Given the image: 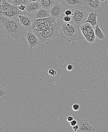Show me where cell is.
<instances>
[{"instance_id": "obj_13", "label": "cell", "mask_w": 108, "mask_h": 132, "mask_svg": "<svg viewBox=\"0 0 108 132\" xmlns=\"http://www.w3.org/2000/svg\"><path fill=\"white\" fill-rule=\"evenodd\" d=\"M99 13H96L91 12L90 13L88 17L87 20L85 23H88L91 24L93 27L97 24V17L98 16Z\"/></svg>"}, {"instance_id": "obj_34", "label": "cell", "mask_w": 108, "mask_h": 132, "mask_svg": "<svg viewBox=\"0 0 108 132\" xmlns=\"http://www.w3.org/2000/svg\"><path fill=\"white\" fill-rule=\"evenodd\" d=\"M62 1V0H55V2H59V3H61Z\"/></svg>"}, {"instance_id": "obj_22", "label": "cell", "mask_w": 108, "mask_h": 132, "mask_svg": "<svg viewBox=\"0 0 108 132\" xmlns=\"http://www.w3.org/2000/svg\"><path fill=\"white\" fill-rule=\"evenodd\" d=\"M8 95L7 89L4 86L0 87V101L2 102V101Z\"/></svg>"}, {"instance_id": "obj_29", "label": "cell", "mask_w": 108, "mask_h": 132, "mask_svg": "<svg viewBox=\"0 0 108 132\" xmlns=\"http://www.w3.org/2000/svg\"><path fill=\"white\" fill-rule=\"evenodd\" d=\"M77 121L75 120H73L72 121H71L70 122V125L71 126H72V127L77 125Z\"/></svg>"}, {"instance_id": "obj_28", "label": "cell", "mask_w": 108, "mask_h": 132, "mask_svg": "<svg viewBox=\"0 0 108 132\" xmlns=\"http://www.w3.org/2000/svg\"><path fill=\"white\" fill-rule=\"evenodd\" d=\"M18 9L22 11H25L26 10V5H21L18 6Z\"/></svg>"}, {"instance_id": "obj_4", "label": "cell", "mask_w": 108, "mask_h": 132, "mask_svg": "<svg viewBox=\"0 0 108 132\" xmlns=\"http://www.w3.org/2000/svg\"><path fill=\"white\" fill-rule=\"evenodd\" d=\"M72 12L71 16V21L74 23L80 26L87 20L89 13L82 6L71 9Z\"/></svg>"}, {"instance_id": "obj_3", "label": "cell", "mask_w": 108, "mask_h": 132, "mask_svg": "<svg viewBox=\"0 0 108 132\" xmlns=\"http://www.w3.org/2000/svg\"><path fill=\"white\" fill-rule=\"evenodd\" d=\"M60 22L54 23L53 25L44 32H34L43 44H49L54 37L60 36Z\"/></svg>"}, {"instance_id": "obj_27", "label": "cell", "mask_w": 108, "mask_h": 132, "mask_svg": "<svg viewBox=\"0 0 108 132\" xmlns=\"http://www.w3.org/2000/svg\"><path fill=\"white\" fill-rule=\"evenodd\" d=\"M72 12L71 9H66L64 12V14L66 15L71 16L72 15Z\"/></svg>"}, {"instance_id": "obj_12", "label": "cell", "mask_w": 108, "mask_h": 132, "mask_svg": "<svg viewBox=\"0 0 108 132\" xmlns=\"http://www.w3.org/2000/svg\"><path fill=\"white\" fill-rule=\"evenodd\" d=\"M41 8L40 2H30L26 5L27 12L32 13H35Z\"/></svg>"}, {"instance_id": "obj_7", "label": "cell", "mask_w": 108, "mask_h": 132, "mask_svg": "<svg viewBox=\"0 0 108 132\" xmlns=\"http://www.w3.org/2000/svg\"><path fill=\"white\" fill-rule=\"evenodd\" d=\"M27 42L30 46V50L38 47L39 44L40 40L32 29L26 31L25 33Z\"/></svg>"}, {"instance_id": "obj_9", "label": "cell", "mask_w": 108, "mask_h": 132, "mask_svg": "<svg viewBox=\"0 0 108 132\" xmlns=\"http://www.w3.org/2000/svg\"><path fill=\"white\" fill-rule=\"evenodd\" d=\"M20 22L26 31L30 30L33 21L32 19L26 15H18Z\"/></svg>"}, {"instance_id": "obj_1", "label": "cell", "mask_w": 108, "mask_h": 132, "mask_svg": "<svg viewBox=\"0 0 108 132\" xmlns=\"http://www.w3.org/2000/svg\"><path fill=\"white\" fill-rule=\"evenodd\" d=\"M1 28L8 39L16 40L20 39L26 30L21 24L19 18L10 19L1 15Z\"/></svg>"}, {"instance_id": "obj_10", "label": "cell", "mask_w": 108, "mask_h": 132, "mask_svg": "<svg viewBox=\"0 0 108 132\" xmlns=\"http://www.w3.org/2000/svg\"><path fill=\"white\" fill-rule=\"evenodd\" d=\"M79 127V129L77 132H93L96 131V129L89 125L87 120H81Z\"/></svg>"}, {"instance_id": "obj_23", "label": "cell", "mask_w": 108, "mask_h": 132, "mask_svg": "<svg viewBox=\"0 0 108 132\" xmlns=\"http://www.w3.org/2000/svg\"><path fill=\"white\" fill-rule=\"evenodd\" d=\"M12 10L18 16V15H26V11H22L20 10L17 5H14V7L12 9Z\"/></svg>"}, {"instance_id": "obj_18", "label": "cell", "mask_w": 108, "mask_h": 132, "mask_svg": "<svg viewBox=\"0 0 108 132\" xmlns=\"http://www.w3.org/2000/svg\"><path fill=\"white\" fill-rule=\"evenodd\" d=\"M1 15L10 19H17L19 18L18 16L15 14L12 10L4 12L1 13Z\"/></svg>"}, {"instance_id": "obj_17", "label": "cell", "mask_w": 108, "mask_h": 132, "mask_svg": "<svg viewBox=\"0 0 108 132\" xmlns=\"http://www.w3.org/2000/svg\"><path fill=\"white\" fill-rule=\"evenodd\" d=\"M47 18H39V19H32V21H33V23H32V26L31 28V29H33L35 28L36 27L38 26L41 25L45 23L46 21L47 20Z\"/></svg>"}, {"instance_id": "obj_37", "label": "cell", "mask_w": 108, "mask_h": 132, "mask_svg": "<svg viewBox=\"0 0 108 132\" xmlns=\"http://www.w3.org/2000/svg\"></svg>"}, {"instance_id": "obj_21", "label": "cell", "mask_w": 108, "mask_h": 132, "mask_svg": "<svg viewBox=\"0 0 108 132\" xmlns=\"http://www.w3.org/2000/svg\"><path fill=\"white\" fill-rule=\"evenodd\" d=\"M29 0H13L12 2L10 3V4L14 5H26L29 4Z\"/></svg>"}, {"instance_id": "obj_26", "label": "cell", "mask_w": 108, "mask_h": 132, "mask_svg": "<svg viewBox=\"0 0 108 132\" xmlns=\"http://www.w3.org/2000/svg\"><path fill=\"white\" fill-rule=\"evenodd\" d=\"M80 106L78 104H74L72 105V110L75 111H78L80 109Z\"/></svg>"}, {"instance_id": "obj_2", "label": "cell", "mask_w": 108, "mask_h": 132, "mask_svg": "<svg viewBox=\"0 0 108 132\" xmlns=\"http://www.w3.org/2000/svg\"><path fill=\"white\" fill-rule=\"evenodd\" d=\"M60 25V36L67 41L72 42V44H74L75 41L79 40L84 38L80 27L72 21L66 23L61 21Z\"/></svg>"}, {"instance_id": "obj_31", "label": "cell", "mask_w": 108, "mask_h": 132, "mask_svg": "<svg viewBox=\"0 0 108 132\" xmlns=\"http://www.w3.org/2000/svg\"><path fill=\"white\" fill-rule=\"evenodd\" d=\"M66 120H67L68 121V122H70L71 121H72L74 119V118L73 117L71 116H68L66 117Z\"/></svg>"}, {"instance_id": "obj_24", "label": "cell", "mask_w": 108, "mask_h": 132, "mask_svg": "<svg viewBox=\"0 0 108 132\" xmlns=\"http://www.w3.org/2000/svg\"><path fill=\"white\" fill-rule=\"evenodd\" d=\"M60 19L61 21H63L66 23H69L72 21V18L71 16L66 15L64 14L61 17Z\"/></svg>"}, {"instance_id": "obj_5", "label": "cell", "mask_w": 108, "mask_h": 132, "mask_svg": "<svg viewBox=\"0 0 108 132\" xmlns=\"http://www.w3.org/2000/svg\"><path fill=\"white\" fill-rule=\"evenodd\" d=\"M82 6L89 13L93 12L99 13L102 10L100 0H83Z\"/></svg>"}, {"instance_id": "obj_35", "label": "cell", "mask_w": 108, "mask_h": 132, "mask_svg": "<svg viewBox=\"0 0 108 132\" xmlns=\"http://www.w3.org/2000/svg\"><path fill=\"white\" fill-rule=\"evenodd\" d=\"M6 1H7L8 2H9V3H10H10H11V2H12L13 0H6Z\"/></svg>"}, {"instance_id": "obj_30", "label": "cell", "mask_w": 108, "mask_h": 132, "mask_svg": "<svg viewBox=\"0 0 108 132\" xmlns=\"http://www.w3.org/2000/svg\"><path fill=\"white\" fill-rule=\"evenodd\" d=\"M73 68H74V67H73V65L71 64H69L66 67L67 70L69 71H71L72 70H73Z\"/></svg>"}, {"instance_id": "obj_14", "label": "cell", "mask_w": 108, "mask_h": 132, "mask_svg": "<svg viewBox=\"0 0 108 132\" xmlns=\"http://www.w3.org/2000/svg\"><path fill=\"white\" fill-rule=\"evenodd\" d=\"M1 9L0 13L12 9L14 7V5L11 4L6 0H1Z\"/></svg>"}, {"instance_id": "obj_25", "label": "cell", "mask_w": 108, "mask_h": 132, "mask_svg": "<svg viewBox=\"0 0 108 132\" xmlns=\"http://www.w3.org/2000/svg\"><path fill=\"white\" fill-rule=\"evenodd\" d=\"M48 73L49 75L52 76L53 77H54L57 75V72L56 70L52 68L48 70Z\"/></svg>"}, {"instance_id": "obj_16", "label": "cell", "mask_w": 108, "mask_h": 132, "mask_svg": "<svg viewBox=\"0 0 108 132\" xmlns=\"http://www.w3.org/2000/svg\"><path fill=\"white\" fill-rule=\"evenodd\" d=\"M55 2V0H41L40 4L41 7L49 10L53 7Z\"/></svg>"}, {"instance_id": "obj_33", "label": "cell", "mask_w": 108, "mask_h": 132, "mask_svg": "<svg viewBox=\"0 0 108 132\" xmlns=\"http://www.w3.org/2000/svg\"><path fill=\"white\" fill-rule=\"evenodd\" d=\"M30 2H40L41 0H29Z\"/></svg>"}, {"instance_id": "obj_15", "label": "cell", "mask_w": 108, "mask_h": 132, "mask_svg": "<svg viewBox=\"0 0 108 132\" xmlns=\"http://www.w3.org/2000/svg\"><path fill=\"white\" fill-rule=\"evenodd\" d=\"M80 29L83 36L87 35L89 33L93 31V27L91 24L88 23H85L81 25L80 26Z\"/></svg>"}, {"instance_id": "obj_36", "label": "cell", "mask_w": 108, "mask_h": 132, "mask_svg": "<svg viewBox=\"0 0 108 132\" xmlns=\"http://www.w3.org/2000/svg\"><path fill=\"white\" fill-rule=\"evenodd\" d=\"M105 0H100V1H102V2H104V1H105Z\"/></svg>"}, {"instance_id": "obj_19", "label": "cell", "mask_w": 108, "mask_h": 132, "mask_svg": "<svg viewBox=\"0 0 108 132\" xmlns=\"http://www.w3.org/2000/svg\"><path fill=\"white\" fill-rule=\"evenodd\" d=\"M94 33H95L96 37H97L100 40L105 39L104 35L98 24L96 26V27L94 30Z\"/></svg>"}, {"instance_id": "obj_11", "label": "cell", "mask_w": 108, "mask_h": 132, "mask_svg": "<svg viewBox=\"0 0 108 132\" xmlns=\"http://www.w3.org/2000/svg\"><path fill=\"white\" fill-rule=\"evenodd\" d=\"M51 16L49 10L41 7L38 11L34 13L33 18L34 19L47 18Z\"/></svg>"}, {"instance_id": "obj_6", "label": "cell", "mask_w": 108, "mask_h": 132, "mask_svg": "<svg viewBox=\"0 0 108 132\" xmlns=\"http://www.w3.org/2000/svg\"><path fill=\"white\" fill-rule=\"evenodd\" d=\"M66 8L59 2H55L52 8L49 10L51 16L54 18L58 19L60 18L64 14Z\"/></svg>"}, {"instance_id": "obj_8", "label": "cell", "mask_w": 108, "mask_h": 132, "mask_svg": "<svg viewBox=\"0 0 108 132\" xmlns=\"http://www.w3.org/2000/svg\"><path fill=\"white\" fill-rule=\"evenodd\" d=\"M61 4L67 9H72L83 5V0H62Z\"/></svg>"}, {"instance_id": "obj_32", "label": "cell", "mask_w": 108, "mask_h": 132, "mask_svg": "<svg viewBox=\"0 0 108 132\" xmlns=\"http://www.w3.org/2000/svg\"><path fill=\"white\" fill-rule=\"evenodd\" d=\"M79 125H76L75 126H73V129L75 132H77L78 131V129H79Z\"/></svg>"}, {"instance_id": "obj_20", "label": "cell", "mask_w": 108, "mask_h": 132, "mask_svg": "<svg viewBox=\"0 0 108 132\" xmlns=\"http://www.w3.org/2000/svg\"><path fill=\"white\" fill-rule=\"evenodd\" d=\"M56 18H54L51 16L48 17L47 20L44 23L46 28L48 29L51 27L53 25L54 23L56 22Z\"/></svg>"}]
</instances>
